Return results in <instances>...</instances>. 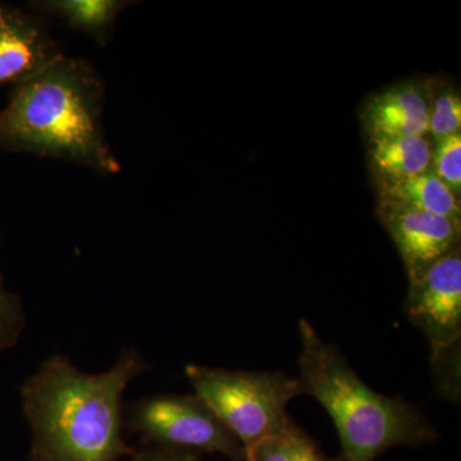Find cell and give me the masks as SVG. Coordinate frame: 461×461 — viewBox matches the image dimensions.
<instances>
[{
  "instance_id": "cell-1",
  "label": "cell",
  "mask_w": 461,
  "mask_h": 461,
  "mask_svg": "<svg viewBox=\"0 0 461 461\" xmlns=\"http://www.w3.org/2000/svg\"><path fill=\"white\" fill-rule=\"evenodd\" d=\"M148 369L132 348L99 375L78 371L63 355L48 357L21 387L32 461H117L132 454L122 436V395Z\"/></svg>"
},
{
  "instance_id": "cell-2",
  "label": "cell",
  "mask_w": 461,
  "mask_h": 461,
  "mask_svg": "<svg viewBox=\"0 0 461 461\" xmlns=\"http://www.w3.org/2000/svg\"><path fill=\"white\" fill-rule=\"evenodd\" d=\"M104 98L96 69L87 60L62 54L38 75L14 85L0 111V149L115 175L121 165L103 129Z\"/></svg>"
},
{
  "instance_id": "cell-3",
  "label": "cell",
  "mask_w": 461,
  "mask_h": 461,
  "mask_svg": "<svg viewBox=\"0 0 461 461\" xmlns=\"http://www.w3.org/2000/svg\"><path fill=\"white\" fill-rule=\"evenodd\" d=\"M300 395L313 397L338 429L344 461H375L388 448L432 441L435 429L402 396L381 395L351 368L335 345L327 344L308 321H299Z\"/></svg>"
},
{
  "instance_id": "cell-4",
  "label": "cell",
  "mask_w": 461,
  "mask_h": 461,
  "mask_svg": "<svg viewBox=\"0 0 461 461\" xmlns=\"http://www.w3.org/2000/svg\"><path fill=\"white\" fill-rule=\"evenodd\" d=\"M185 375L195 395L245 451L290 420L288 402L300 395L297 378L281 372L229 371L189 364Z\"/></svg>"
},
{
  "instance_id": "cell-5",
  "label": "cell",
  "mask_w": 461,
  "mask_h": 461,
  "mask_svg": "<svg viewBox=\"0 0 461 461\" xmlns=\"http://www.w3.org/2000/svg\"><path fill=\"white\" fill-rule=\"evenodd\" d=\"M129 427L159 447L222 454L244 461L242 445L196 395L139 400L130 406Z\"/></svg>"
},
{
  "instance_id": "cell-6",
  "label": "cell",
  "mask_w": 461,
  "mask_h": 461,
  "mask_svg": "<svg viewBox=\"0 0 461 461\" xmlns=\"http://www.w3.org/2000/svg\"><path fill=\"white\" fill-rule=\"evenodd\" d=\"M409 321L429 341L437 363L459 345L461 338V258L456 249L411 282L405 303Z\"/></svg>"
},
{
  "instance_id": "cell-7",
  "label": "cell",
  "mask_w": 461,
  "mask_h": 461,
  "mask_svg": "<svg viewBox=\"0 0 461 461\" xmlns=\"http://www.w3.org/2000/svg\"><path fill=\"white\" fill-rule=\"evenodd\" d=\"M382 221L399 250L409 282L459 249L460 224L447 218L384 202Z\"/></svg>"
},
{
  "instance_id": "cell-8",
  "label": "cell",
  "mask_w": 461,
  "mask_h": 461,
  "mask_svg": "<svg viewBox=\"0 0 461 461\" xmlns=\"http://www.w3.org/2000/svg\"><path fill=\"white\" fill-rule=\"evenodd\" d=\"M60 56L44 18L0 3V86L29 80Z\"/></svg>"
},
{
  "instance_id": "cell-9",
  "label": "cell",
  "mask_w": 461,
  "mask_h": 461,
  "mask_svg": "<svg viewBox=\"0 0 461 461\" xmlns=\"http://www.w3.org/2000/svg\"><path fill=\"white\" fill-rule=\"evenodd\" d=\"M429 109L423 94L403 85L375 96L366 108V122L372 138L423 136L429 131Z\"/></svg>"
},
{
  "instance_id": "cell-10",
  "label": "cell",
  "mask_w": 461,
  "mask_h": 461,
  "mask_svg": "<svg viewBox=\"0 0 461 461\" xmlns=\"http://www.w3.org/2000/svg\"><path fill=\"white\" fill-rule=\"evenodd\" d=\"M135 2L127 0H35L26 8L42 18L50 16L62 21L69 29L83 32L100 47H107L113 33L115 21L123 9Z\"/></svg>"
},
{
  "instance_id": "cell-11",
  "label": "cell",
  "mask_w": 461,
  "mask_h": 461,
  "mask_svg": "<svg viewBox=\"0 0 461 461\" xmlns=\"http://www.w3.org/2000/svg\"><path fill=\"white\" fill-rule=\"evenodd\" d=\"M384 193L388 203L460 224V204L456 196L432 171L402 181L384 182Z\"/></svg>"
},
{
  "instance_id": "cell-12",
  "label": "cell",
  "mask_w": 461,
  "mask_h": 461,
  "mask_svg": "<svg viewBox=\"0 0 461 461\" xmlns=\"http://www.w3.org/2000/svg\"><path fill=\"white\" fill-rule=\"evenodd\" d=\"M429 142L423 136L375 138L371 159L384 182L406 180L429 171Z\"/></svg>"
},
{
  "instance_id": "cell-13",
  "label": "cell",
  "mask_w": 461,
  "mask_h": 461,
  "mask_svg": "<svg viewBox=\"0 0 461 461\" xmlns=\"http://www.w3.org/2000/svg\"><path fill=\"white\" fill-rule=\"evenodd\" d=\"M244 461H330L304 430L288 420L273 435L245 451Z\"/></svg>"
},
{
  "instance_id": "cell-14",
  "label": "cell",
  "mask_w": 461,
  "mask_h": 461,
  "mask_svg": "<svg viewBox=\"0 0 461 461\" xmlns=\"http://www.w3.org/2000/svg\"><path fill=\"white\" fill-rule=\"evenodd\" d=\"M430 167L433 173L454 194L461 190V135L446 136L438 139L435 151L430 154Z\"/></svg>"
},
{
  "instance_id": "cell-15",
  "label": "cell",
  "mask_w": 461,
  "mask_h": 461,
  "mask_svg": "<svg viewBox=\"0 0 461 461\" xmlns=\"http://www.w3.org/2000/svg\"><path fill=\"white\" fill-rule=\"evenodd\" d=\"M25 313L20 296L8 293L0 275V354L17 345L25 329Z\"/></svg>"
},
{
  "instance_id": "cell-16",
  "label": "cell",
  "mask_w": 461,
  "mask_h": 461,
  "mask_svg": "<svg viewBox=\"0 0 461 461\" xmlns=\"http://www.w3.org/2000/svg\"><path fill=\"white\" fill-rule=\"evenodd\" d=\"M461 100L453 93H444L438 96L429 112V131L438 139L460 132Z\"/></svg>"
},
{
  "instance_id": "cell-17",
  "label": "cell",
  "mask_w": 461,
  "mask_h": 461,
  "mask_svg": "<svg viewBox=\"0 0 461 461\" xmlns=\"http://www.w3.org/2000/svg\"><path fill=\"white\" fill-rule=\"evenodd\" d=\"M133 461H203L196 453L158 447L136 454Z\"/></svg>"
}]
</instances>
